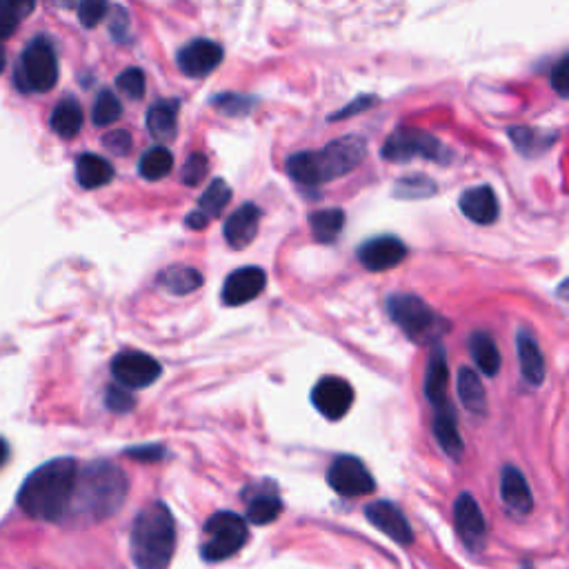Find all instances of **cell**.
Returning <instances> with one entry per match:
<instances>
[{
  "instance_id": "6da1fadb",
  "label": "cell",
  "mask_w": 569,
  "mask_h": 569,
  "mask_svg": "<svg viewBox=\"0 0 569 569\" xmlns=\"http://www.w3.org/2000/svg\"><path fill=\"white\" fill-rule=\"evenodd\" d=\"M76 476L78 463L74 458H54L25 478L16 496L18 507L34 521H63L72 505Z\"/></svg>"
},
{
  "instance_id": "7a4b0ae2",
  "label": "cell",
  "mask_w": 569,
  "mask_h": 569,
  "mask_svg": "<svg viewBox=\"0 0 569 569\" xmlns=\"http://www.w3.org/2000/svg\"><path fill=\"white\" fill-rule=\"evenodd\" d=\"M127 498V476L121 467L109 461H96L78 467L74 498L69 509L85 521L101 523L114 516Z\"/></svg>"
},
{
  "instance_id": "d6a6232c",
  "label": "cell",
  "mask_w": 569,
  "mask_h": 569,
  "mask_svg": "<svg viewBox=\"0 0 569 569\" xmlns=\"http://www.w3.org/2000/svg\"><path fill=\"white\" fill-rule=\"evenodd\" d=\"M172 169H174V156L163 145L149 149V152L143 154L141 163H138V172H141V176L147 178V181H161V178H165Z\"/></svg>"
},
{
  "instance_id": "ba28073f",
  "label": "cell",
  "mask_w": 569,
  "mask_h": 569,
  "mask_svg": "<svg viewBox=\"0 0 569 569\" xmlns=\"http://www.w3.org/2000/svg\"><path fill=\"white\" fill-rule=\"evenodd\" d=\"M383 158L389 163H407L412 158H425V161L443 163L445 152L438 138L423 132V129L403 127L387 138L383 145Z\"/></svg>"
},
{
  "instance_id": "ffe728a7",
  "label": "cell",
  "mask_w": 569,
  "mask_h": 569,
  "mask_svg": "<svg viewBox=\"0 0 569 569\" xmlns=\"http://www.w3.org/2000/svg\"><path fill=\"white\" fill-rule=\"evenodd\" d=\"M447 381H449L447 354L441 343H434L425 374V396L434 407H441L447 403Z\"/></svg>"
},
{
  "instance_id": "7c38bea8",
  "label": "cell",
  "mask_w": 569,
  "mask_h": 569,
  "mask_svg": "<svg viewBox=\"0 0 569 569\" xmlns=\"http://www.w3.org/2000/svg\"><path fill=\"white\" fill-rule=\"evenodd\" d=\"M407 256V247L396 236H378L369 238L367 243L358 247V261L369 272H387L396 265H401Z\"/></svg>"
},
{
  "instance_id": "5b68a950",
  "label": "cell",
  "mask_w": 569,
  "mask_h": 569,
  "mask_svg": "<svg viewBox=\"0 0 569 569\" xmlns=\"http://www.w3.org/2000/svg\"><path fill=\"white\" fill-rule=\"evenodd\" d=\"M387 312L409 341L418 345H434L449 332L445 318L414 294H392L387 298Z\"/></svg>"
},
{
  "instance_id": "7dc6e473",
  "label": "cell",
  "mask_w": 569,
  "mask_h": 569,
  "mask_svg": "<svg viewBox=\"0 0 569 569\" xmlns=\"http://www.w3.org/2000/svg\"><path fill=\"white\" fill-rule=\"evenodd\" d=\"M185 225H187L189 229H205V227L209 225V221H207V218H205L201 212H192V214L187 216Z\"/></svg>"
},
{
  "instance_id": "30bf717a",
  "label": "cell",
  "mask_w": 569,
  "mask_h": 569,
  "mask_svg": "<svg viewBox=\"0 0 569 569\" xmlns=\"http://www.w3.org/2000/svg\"><path fill=\"white\" fill-rule=\"evenodd\" d=\"M163 374L161 363L143 352H123L114 358L112 376L127 389H143Z\"/></svg>"
},
{
  "instance_id": "8992f818",
  "label": "cell",
  "mask_w": 569,
  "mask_h": 569,
  "mask_svg": "<svg viewBox=\"0 0 569 569\" xmlns=\"http://www.w3.org/2000/svg\"><path fill=\"white\" fill-rule=\"evenodd\" d=\"M16 83L23 92H49L58 83V56L49 38L38 36L25 47L16 67Z\"/></svg>"
},
{
  "instance_id": "277c9868",
  "label": "cell",
  "mask_w": 569,
  "mask_h": 569,
  "mask_svg": "<svg viewBox=\"0 0 569 569\" xmlns=\"http://www.w3.org/2000/svg\"><path fill=\"white\" fill-rule=\"evenodd\" d=\"M129 543L136 569H167L176 549V525L167 505L145 507L136 516Z\"/></svg>"
},
{
  "instance_id": "52a82bcc",
  "label": "cell",
  "mask_w": 569,
  "mask_h": 569,
  "mask_svg": "<svg viewBox=\"0 0 569 569\" xmlns=\"http://www.w3.org/2000/svg\"><path fill=\"white\" fill-rule=\"evenodd\" d=\"M205 541L201 547V554L205 561L218 563L225 558L234 556L238 549L247 543V523L234 512H216L205 523Z\"/></svg>"
},
{
  "instance_id": "f35d334b",
  "label": "cell",
  "mask_w": 569,
  "mask_h": 569,
  "mask_svg": "<svg viewBox=\"0 0 569 569\" xmlns=\"http://www.w3.org/2000/svg\"><path fill=\"white\" fill-rule=\"evenodd\" d=\"M207 169H209L207 158H205L203 154H192V156L187 158L183 169H181V181H183V185L196 187V185L201 183L203 178L207 176Z\"/></svg>"
},
{
  "instance_id": "4fadbf2b",
  "label": "cell",
  "mask_w": 569,
  "mask_h": 569,
  "mask_svg": "<svg viewBox=\"0 0 569 569\" xmlns=\"http://www.w3.org/2000/svg\"><path fill=\"white\" fill-rule=\"evenodd\" d=\"M181 72L189 78H205L223 63V47L212 41H194L185 45L176 58Z\"/></svg>"
},
{
  "instance_id": "8d00e7d4",
  "label": "cell",
  "mask_w": 569,
  "mask_h": 569,
  "mask_svg": "<svg viewBox=\"0 0 569 569\" xmlns=\"http://www.w3.org/2000/svg\"><path fill=\"white\" fill-rule=\"evenodd\" d=\"M145 85H147L145 74H143V69H138V67H129L116 78V87L121 89L127 98H132V101H141V98L145 96Z\"/></svg>"
},
{
  "instance_id": "f6af8a7d",
  "label": "cell",
  "mask_w": 569,
  "mask_h": 569,
  "mask_svg": "<svg viewBox=\"0 0 569 569\" xmlns=\"http://www.w3.org/2000/svg\"><path fill=\"white\" fill-rule=\"evenodd\" d=\"M376 103V98L374 96H361L358 98V101H354V103H349L345 109H341V112H336L334 116H332V121H336V118H349L352 114H358V112H365V109H369Z\"/></svg>"
},
{
  "instance_id": "f1b7e54d",
  "label": "cell",
  "mask_w": 569,
  "mask_h": 569,
  "mask_svg": "<svg viewBox=\"0 0 569 569\" xmlns=\"http://www.w3.org/2000/svg\"><path fill=\"white\" fill-rule=\"evenodd\" d=\"M83 121H85L83 107L78 105V101H74V98H65V101H61L54 107L52 129L61 138L78 136V132H81V127H83Z\"/></svg>"
},
{
  "instance_id": "1f68e13d",
  "label": "cell",
  "mask_w": 569,
  "mask_h": 569,
  "mask_svg": "<svg viewBox=\"0 0 569 569\" xmlns=\"http://www.w3.org/2000/svg\"><path fill=\"white\" fill-rule=\"evenodd\" d=\"M34 7L36 0H0V38L12 36Z\"/></svg>"
},
{
  "instance_id": "681fc988",
  "label": "cell",
  "mask_w": 569,
  "mask_h": 569,
  "mask_svg": "<svg viewBox=\"0 0 569 569\" xmlns=\"http://www.w3.org/2000/svg\"><path fill=\"white\" fill-rule=\"evenodd\" d=\"M5 69V41L0 38V72Z\"/></svg>"
},
{
  "instance_id": "9a60e30c",
  "label": "cell",
  "mask_w": 569,
  "mask_h": 569,
  "mask_svg": "<svg viewBox=\"0 0 569 569\" xmlns=\"http://www.w3.org/2000/svg\"><path fill=\"white\" fill-rule=\"evenodd\" d=\"M267 285V276L261 267H241L227 276L223 285V303L225 305H245L261 296Z\"/></svg>"
},
{
  "instance_id": "d4e9b609",
  "label": "cell",
  "mask_w": 569,
  "mask_h": 569,
  "mask_svg": "<svg viewBox=\"0 0 569 569\" xmlns=\"http://www.w3.org/2000/svg\"><path fill=\"white\" fill-rule=\"evenodd\" d=\"M458 398H461L467 412L472 414H485L487 409V394L481 383V378L474 372L472 367L458 369Z\"/></svg>"
},
{
  "instance_id": "c3c4849f",
  "label": "cell",
  "mask_w": 569,
  "mask_h": 569,
  "mask_svg": "<svg viewBox=\"0 0 569 569\" xmlns=\"http://www.w3.org/2000/svg\"><path fill=\"white\" fill-rule=\"evenodd\" d=\"M7 456H9V447L7 443L0 438V467H3L7 463Z\"/></svg>"
},
{
  "instance_id": "484cf974",
  "label": "cell",
  "mask_w": 569,
  "mask_h": 569,
  "mask_svg": "<svg viewBox=\"0 0 569 569\" xmlns=\"http://www.w3.org/2000/svg\"><path fill=\"white\" fill-rule=\"evenodd\" d=\"M469 352H472L476 367L481 369L485 376H496L501 372V352H498L494 338L489 334H472V338H469Z\"/></svg>"
},
{
  "instance_id": "f546056e",
  "label": "cell",
  "mask_w": 569,
  "mask_h": 569,
  "mask_svg": "<svg viewBox=\"0 0 569 569\" xmlns=\"http://www.w3.org/2000/svg\"><path fill=\"white\" fill-rule=\"evenodd\" d=\"M509 136H512L514 147L525 156L543 154L556 141V134H549L543 132V129H532V127H514L509 129Z\"/></svg>"
},
{
  "instance_id": "8fae6325",
  "label": "cell",
  "mask_w": 569,
  "mask_h": 569,
  "mask_svg": "<svg viewBox=\"0 0 569 569\" xmlns=\"http://www.w3.org/2000/svg\"><path fill=\"white\" fill-rule=\"evenodd\" d=\"M312 403L329 421H341L354 405V389L345 378L325 376L312 389Z\"/></svg>"
},
{
  "instance_id": "bcb514c9",
  "label": "cell",
  "mask_w": 569,
  "mask_h": 569,
  "mask_svg": "<svg viewBox=\"0 0 569 569\" xmlns=\"http://www.w3.org/2000/svg\"><path fill=\"white\" fill-rule=\"evenodd\" d=\"M567 67H569V61H567V58H563V61L558 63L556 69L552 72V85H554V89L561 96H567V87H569V83H567V74H569Z\"/></svg>"
},
{
  "instance_id": "83f0119b",
  "label": "cell",
  "mask_w": 569,
  "mask_h": 569,
  "mask_svg": "<svg viewBox=\"0 0 569 569\" xmlns=\"http://www.w3.org/2000/svg\"><path fill=\"white\" fill-rule=\"evenodd\" d=\"M309 227H312V234L318 243H334L345 227V212L336 207L321 209V212L309 216Z\"/></svg>"
},
{
  "instance_id": "44dd1931",
  "label": "cell",
  "mask_w": 569,
  "mask_h": 569,
  "mask_svg": "<svg viewBox=\"0 0 569 569\" xmlns=\"http://www.w3.org/2000/svg\"><path fill=\"white\" fill-rule=\"evenodd\" d=\"M516 347H518V361H521V374L529 385L538 387L545 381V358L541 347H538L536 338L521 329L516 336Z\"/></svg>"
},
{
  "instance_id": "5bb4252c",
  "label": "cell",
  "mask_w": 569,
  "mask_h": 569,
  "mask_svg": "<svg viewBox=\"0 0 569 569\" xmlns=\"http://www.w3.org/2000/svg\"><path fill=\"white\" fill-rule=\"evenodd\" d=\"M367 521L372 523L378 532H383L385 536L392 538L398 545H412L414 543V532L409 527V521L405 514L396 505L387 501H378L365 507Z\"/></svg>"
},
{
  "instance_id": "d6986e66",
  "label": "cell",
  "mask_w": 569,
  "mask_h": 569,
  "mask_svg": "<svg viewBox=\"0 0 569 569\" xmlns=\"http://www.w3.org/2000/svg\"><path fill=\"white\" fill-rule=\"evenodd\" d=\"M434 436H436V441H438V445H441L443 452L452 458V461H461L463 452H465V443L461 438V432H458L454 407L449 403L436 407Z\"/></svg>"
},
{
  "instance_id": "60d3db41",
  "label": "cell",
  "mask_w": 569,
  "mask_h": 569,
  "mask_svg": "<svg viewBox=\"0 0 569 569\" xmlns=\"http://www.w3.org/2000/svg\"><path fill=\"white\" fill-rule=\"evenodd\" d=\"M214 107L221 109L227 116H243L252 109V98L236 96V94H225L214 98Z\"/></svg>"
},
{
  "instance_id": "7bdbcfd3",
  "label": "cell",
  "mask_w": 569,
  "mask_h": 569,
  "mask_svg": "<svg viewBox=\"0 0 569 569\" xmlns=\"http://www.w3.org/2000/svg\"><path fill=\"white\" fill-rule=\"evenodd\" d=\"M165 449L161 445H145V447H132V449H127V456L129 458H134V461H145V463H152V461H161V458L165 456L163 454Z\"/></svg>"
},
{
  "instance_id": "7402d4cb",
  "label": "cell",
  "mask_w": 569,
  "mask_h": 569,
  "mask_svg": "<svg viewBox=\"0 0 569 569\" xmlns=\"http://www.w3.org/2000/svg\"><path fill=\"white\" fill-rule=\"evenodd\" d=\"M501 498L503 503L518 514L532 512L534 498L529 492V485L525 481V476L521 474V469L516 467H505L501 476Z\"/></svg>"
},
{
  "instance_id": "e0dca14e",
  "label": "cell",
  "mask_w": 569,
  "mask_h": 569,
  "mask_svg": "<svg viewBox=\"0 0 569 569\" xmlns=\"http://www.w3.org/2000/svg\"><path fill=\"white\" fill-rule=\"evenodd\" d=\"M461 212L476 225H492L496 223L501 207H498V198L494 189L489 185H478L472 189H465L458 201Z\"/></svg>"
},
{
  "instance_id": "9c48e42d",
  "label": "cell",
  "mask_w": 569,
  "mask_h": 569,
  "mask_svg": "<svg viewBox=\"0 0 569 569\" xmlns=\"http://www.w3.org/2000/svg\"><path fill=\"white\" fill-rule=\"evenodd\" d=\"M327 483L336 494L345 498L367 496L376 489L374 476L367 472L363 461H358L356 456H338L327 469Z\"/></svg>"
},
{
  "instance_id": "b9f144b4",
  "label": "cell",
  "mask_w": 569,
  "mask_h": 569,
  "mask_svg": "<svg viewBox=\"0 0 569 569\" xmlns=\"http://www.w3.org/2000/svg\"><path fill=\"white\" fill-rule=\"evenodd\" d=\"M103 145L114 156H125L132 152V136H129V132H125V129H114V132L105 134Z\"/></svg>"
},
{
  "instance_id": "4316f807",
  "label": "cell",
  "mask_w": 569,
  "mask_h": 569,
  "mask_svg": "<svg viewBox=\"0 0 569 569\" xmlns=\"http://www.w3.org/2000/svg\"><path fill=\"white\" fill-rule=\"evenodd\" d=\"M158 283H161L167 292H172L176 296H187L203 287V274L194 267L174 265L158 276Z\"/></svg>"
},
{
  "instance_id": "3957f363",
  "label": "cell",
  "mask_w": 569,
  "mask_h": 569,
  "mask_svg": "<svg viewBox=\"0 0 569 569\" xmlns=\"http://www.w3.org/2000/svg\"><path fill=\"white\" fill-rule=\"evenodd\" d=\"M367 154L365 138L343 136L332 141L321 152H301L287 158L285 169L292 181L305 187H316L352 172Z\"/></svg>"
},
{
  "instance_id": "74e56055",
  "label": "cell",
  "mask_w": 569,
  "mask_h": 569,
  "mask_svg": "<svg viewBox=\"0 0 569 569\" xmlns=\"http://www.w3.org/2000/svg\"><path fill=\"white\" fill-rule=\"evenodd\" d=\"M105 403L116 414H127L132 412L136 405V398L127 392V387L123 385H109L105 392Z\"/></svg>"
},
{
  "instance_id": "ab89813d",
  "label": "cell",
  "mask_w": 569,
  "mask_h": 569,
  "mask_svg": "<svg viewBox=\"0 0 569 569\" xmlns=\"http://www.w3.org/2000/svg\"><path fill=\"white\" fill-rule=\"evenodd\" d=\"M107 16V0H81L78 18L85 27H96Z\"/></svg>"
},
{
  "instance_id": "ee69618b",
  "label": "cell",
  "mask_w": 569,
  "mask_h": 569,
  "mask_svg": "<svg viewBox=\"0 0 569 569\" xmlns=\"http://www.w3.org/2000/svg\"><path fill=\"white\" fill-rule=\"evenodd\" d=\"M127 27H129L127 12H123V7H116L112 21H109V29H112L116 41H123V38L127 36Z\"/></svg>"
},
{
  "instance_id": "cb8c5ba5",
  "label": "cell",
  "mask_w": 569,
  "mask_h": 569,
  "mask_svg": "<svg viewBox=\"0 0 569 569\" xmlns=\"http://www.w3.org/2000/svg\"><path fill=\"white\" fill-rule=\"evenodd\" d=\"M114 167L103 156L83 154L76 161V181L85 189H98L107 183H112Z\"/></svg>"
},
{
  "instance_id": "2e32d148",
  "label": "cell",
  "mask_w": 569,
  "mask_h": 569,
  "mask_svg": "<svg viewBox=\"0 0 569 569\" xmlns=\"http://www.w3.org/2000/svg\"><path fill=\"white\" fill-rule=\"evenodd\" d=\"M454 521H456V529L461 534L463 543L469 549H478L483 547L485 534H487V525H485V516L481 512V507L474 501L472 494L463 492L461 496L456 498L454 503Z\"/></svg>"
},
{
  "instance_id": "d590c367",
  "label": "cell",
  "mask_w": 569,
  "mask_h": 569,
  "mask_svg": "<svg viewBox=\"0 0 569 569\" xmlns=\"http://www.w3.org/2000/svg\"><path fill=\"white\" fill-rule=\"evenodd\" d=\"M436 192V185L423 174L405 176L396 183L394 194L396 198H427Z\"/></svg>"
},
{
  "instance_id": "ac0fdd59",
  "label": "cell",
  "mask_w": 569,
  "mask_h": 569,
  "mask_svg": "<svg viewBox=\"0 0 569 569\" xmlns=\"http://www.w3.org/2000/svg\"><path fill=\"white\" fill-rule=\"evenodd\" d=\"M258 225H261V209L254 203H245L225 221V241L232 249H245L256 238Z\"/></svg>"
},
{
  "instance_id": "836d02e7",
  "label": "cell",
  "mask_w": 569,
  "mask_h": 569,
  "mask_svg": "<svg viewBox=\"0 0 569 569\" xmlns=\"http://www.w3.org/2000/svg\"><path fill=\"white\" fill-rule=\"evenodd\" d=\"M229 198H232V189H229V185L223 181V178H214V181L209 183V187L203 192L196 212H201L207 221H212V218L221 216V212L229 203Z\"/></svg>"
},
{
  "instance_id": "603a6c76",
  "label": "cell",
  "mask_w": 569,
  "mask_h": 569,
  "mask_svg": "<svg viewBox=\"0 0 569 569\" xmlns=\"http://www.w3.org/2000/svg\"><path fill=\"white\" fill-rule=\"evenodd\" d=\"M147 129L158 143H169L176 138L178 129V103L161 101L154 103L147 112Z\"/></svg>"
},
{
  "instance_id": "e575fe53",
  "label": "cell",
  "mask_w": 569,
  "mask_h": 569,
  "mask_svg": "<svg viewBox=\"0 0 569 569\" xmlns=\"http://www.w3.org/2000/svg\"><path fill=\"white\" fill-rule=\"evenodd\" d=\"M123 116V105L121 101H118L116 94L114 92H101L96 98V103H94V125L98 127H105V125H112L116 123L118 118Z\"/></svg>"
},
{
  "instance_id": "4dcf8cb0",
  "label": "cell",
  "mask_w": 569,
  "mask_h": 569,
  "mask_svg": "<svg viewBox=\"0 0 569 569\" xmlns=\"http://www.w3.org/2000/svg\"><path fill=\"white\" fill-rule=\"evenodd\" d=\"M281 514H283V501L274 492H265L249 498L247 521L252 525H269Z\"/></svg>"
}]
</instances>
